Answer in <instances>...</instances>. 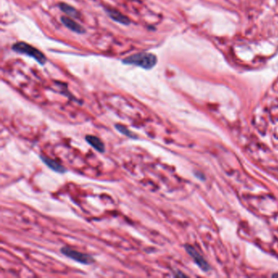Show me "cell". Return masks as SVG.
<instances>
[{
  "label": "cell",
  "instance_id": "obj_1",
  "mask_svg": "<svg viewBox=\"0 0 278 278\" xmlns=\"http://www.w3.org/2000/svg\"><path fill=\"white\" fill-rule=\"evenodd\" d=\"M122 63L140 67L144 69H151L158 63L157 56L149 52H140L131 55L122 60Z\"/></svg>",
  "mask_w": 278,
  "mask_h": 278
},
{
  "label": "cell",
  "instance_id": "obj_2",
  "mask_svg": "<svg viewBox=\"0 0 278 278\" xmlns=\"http://www.w3.org/2000/svg\"><path fill=\"white\" fill-rule=\"evenodd\" d=\"M12 50L17 53L24 54L26 56L34 59L35 61L41 65H45L46 62V56H44L43 53L36 47L29 45V44L24 43V42H18L17 43L12 45Z\"/></svg>",
  "mask_w": 278,
  "mask_h": 278
},
{
  "label": "cell",
  "instance_id": "obj_3",
  "mask_svg": "<svg viewBox=\"0 0 278 278\" xmlns=\"http://www.w3.org/2000/svg\"><path fill=\"white\" fill-rule=\"evenodd\" d=\"M61 253L65 256L68 257L69 259H73L74 261L80 263V264L89 265L95 262V259L91 255L87 254H83L82 252H78L77 250L71 249L69 247L64 246L61 249Z\"/></svg>",
  "mask_w": 278,
  "mask_h": 278
},
{
  "label": "cell",
  "instance_id": "obj_4",
  "mask_svg": "<svg viewBox=\"0 0 278 278\" xmlns=\"http://www.w3.org/2000/svg\"><path fill=\"white\" fill-rule=\"evenodd\" d=\"M185 249L186 250H187V252L188 253V254L191 255L192 258L194 259V261L198 264V266L200 267L202 269H203V270L207 271L208 269H209V265H208L207 263L203 259L202 257L201 256V254H199L193 247H192L191 246H189V245L185 246Z\"/></svg>",
  "mask_w": 278,
  "mask_h": 278
},
{
  "label": "cell",
  "instance_id": "obj_5",
  "mask_svg": "<svg viewBox=\"0 0 278 278\" xmlns=\"http://www.w3.org/2000/svg\"><path fill=\"white\" fill-rule=\"evenodd\" d=\"M40 159L46 166H47L51 170L56 171L57 173L64 174L67 171V170L61 163H59L53 159L49 158L48 157L45 156V155H40Z\"/></svg>",
  "mask_w": 278,
  "mask_h": 278
},
{
  "label": "cell",
  "instance_id": "obj_6",
  "mask_svg": "<svg viewBox=\"0 0 278 278\" xmlns=\"http://www.w3.org/2000/svg\"><path fill=\"white\" fill-rule=\"evenodd\" d=\"M61 20L62 24L65 27H67L69 29H70L71 31L80 34L85 33L86 30L83 29V27H82V25L77 23L75 20H73L72 18H69L68 17H62Z\"/></svg>",
  "mask_w": 278,
  "mask_h": 278
},
{
  "label": "cell",
  "instance_id": "obj_7",
  "mask_svg": "<svg viewBox=\"0 0 278 278\" xmlns=\"http://www.w3.org/2000/svg\"><path fill=\"white\" fill-rule=\"evenodd\" d=\"M106 12H107L108 16L111 18L112 20H113L114 21L120 23L122 24H129L131 23L129 18L124 15H122L119 11L115 10L113 8H108L106 9Z\"/></svg>",
  "mask_w": 278,
  "mask_h": 278
},
{
  "label": "cell",
  "instance_id": "obj_8",
  "mask_svg": "<svg viewBox=\"0 0 278 278\" xmlns=\"http://www.w3.org/2000/svg\"><path fill=\"white\" fill-rule=\"evenodd\" d=\"M86 141L87 142L88 144H90L93 149H95L96 151L100 152V153H104L105 151V144L101 141V139L95 135H87L85 136Z\"/></svg>",
  "mask_w": 278,
  "mask_h": 278
},
{
  "label": "cell",
  "instance_id": "obj_9",
  "mask_svg": "<svg viewBox=\"0 0 278 278\" xmlns=\"http://www.w3.org/2000/svg\"><path fill=\"white\" fill-rule=\"evenodd\" d=\"M59 7L64 13H65L66 15H68L72 18H78L79 17V12L74 7L69 5L68 3L61 2V3H59Z\"/></svg>",
  "mask_w": 278,
  "mask_h": 278
},
{
  "label": "cell",
  "instance_id": "obj_10",
  "mask_svg": "<svg viewBox=\"0 0 278 278\" xmlns=\"http://www.w3.org/2000/svg\"><path fill=\"white\" fill-rule=\"evenodd\" d=\"M115 128L117 131L120 132V133H122V135H124L126 136L129 137L131 139H138V137L135 135V134H134L133 132H131L127 127H125L123 125H119V124H116L115 125Z\"/></svg>",
  "mask_w": 278,
  "mask_h": 278
}]
</instances>
